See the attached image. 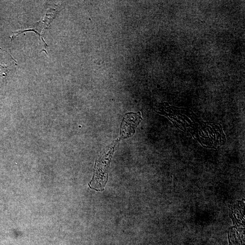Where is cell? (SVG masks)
I'll return each instance as SVG.
<instances>
[{"label":"cell","mask_w":245,"mask_h":245,"mask_svg":"<svg viewBox=\"0 0 245 245\" xmlns=\"http://www.w3.org/2000/svg\"><path fill=\"white\" fill-rule=\"evenodd\" d=\"M140 121V119L138 118V115L136 114L125 115L122 125L121 134L125 137L131 135L134 132V130Z\"/></svg>","instance_id":"1"}]
</instances>
